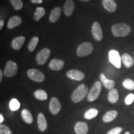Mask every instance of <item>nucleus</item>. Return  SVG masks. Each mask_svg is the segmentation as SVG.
<instances>
[{
    "label": "nucleus",
    "mask_w": 134,
    "mask_h": 134,
    "mask_svg": "<svg viewBox=\"0 0 134 134\" xmlns=\"http://www.w3.org/2000/svg\"><path fill=\"white\" fill-rule=\"evenodd\" d=\"M11 3L16 10H20L23 7V3L22 0H11Z\"/></svg>",
    "instance_id": "nucleus-31"
},
{
    "label": "nucleus",
    "mask_w": 134,
    "mask_h": 134,
    "mask_svg": "<svg viewBox=\"0 0 134 134\" xmlns=\"http://www.w3.org/2000/svg\"><path fill=\"white\" fill-rule=\"evenodd\" d=\"M88 93V88L85 84H81L75 89L72 93L71 99L75 103H80L82 100L86 98Z\"/></svg>",
    "instance_id": "nucleus-2"
},
{
    "label": "nucleus",
    "mask_w": 134,
    "mask_h": 134,
    "mask_svg": "<svg viewBox=\"0 0 134 134\" xmlns=\"http://www.w3.org/2000/svg\"><path fill=\"white\" fill-rule=\"evenodd\" d=\"M102 90V84L100 81H97L92 86L88 95V100L93 102L99 98Z\"/></svg>",
    "instance_id": "nucleus-4"
},
{
    "label": "nucleus",
    "mask_w": 134,
    "mask_h": 134,
    "mask_svg": "<svg viewBox=\"0 0 134 134\" xmlns=\"http://www.w3.org/2000/svg\"><path fill=\"white\" fill-rule=\"evenodd\" d=\"M102 4L104 9L110 13L115 12L117 9V4L114 0H103Z\"/></svg>",
    "instance_id": "nucleus-15"
},
{
    "label": "nucleus",
    "mask_w": 134,
    "mask_h": 134,
    "mask_svg": "<svg viewBox=\"0 0 134 134\" xmlns=\"http://www.w3.org/2000/svg\"><path fill=\"white\" fill-rule=\"evenodd\" d=\"M20 106H21L20 103L16 99H13L10 101L9 108L12 111H15V110H18L19 109Z\"/></svg>",
    "instance_id": "nucleus-29"
},
{
    "label": "nucleus",
    "mask_w": 134,
    "mask_h": 134,
    "mask_svg": "<svg viewBox=\"0 0 134 134\" xmlns=\"http://www.w3.org/2000/svg\"><path fill=\"white\" fill-rule=\"evenodd\" d=\"M65 65L64 61L60 59H57L53 58L50 61L49 63V68L51 70H55V71H59L63 68Z\"/></svg>",
    "instance_id": "nucleus-12"
},
{
    "label": "nucleus",
    "mask_w": 134,
    "mask_h": 134,
    "mask_svg": "<svg viewBox=\"0 0 134 134\" xmlns=\"http://www.w3.org/2000/svg\"><path fill=\"white\" fill-rule=\"evenodd\" d=\"M121 59L122 61V63H124V65H125V66L127 68H131L133 66L134 60L133 58H132V57L130 55H129L128 53H124L122 55Z\"/></svg>",
    "instance_id": "nucleus-21"
},
{
    "label": "nucleus",
    "mask_w": 134,
    "mask_h": 134,
    "mask_svg": "<svg viewBox=\"0 0 134 134\" xmlns=\"http://www.w3.org/2000/svg\"><path fill=\"white\" fill-rule=\"evenodd\" d=\"M66 76L70 79L76 80V81H81L85 78V75L83 72L79 70H71L66 73Z\"/></svg>",
    "instance_id": "nucleus-11"
},
{
    "label": "nucleus",
    "mask_w": 134,
    "mask_h": 134,
    "mask_svg": "<svg viewBox=\"0 0 134 134\" xmlns=\"http://www.w3.org/2000/svg\"><path fill=\"white\" fill-rule=\"evenodd\" d=\"M18 72V65L13 61H8L6 63L4 70V75L7 78H11L15 76Z\"/></svg>",
    "instance_id": "nucleus-6"
},
{
    "label": "nucleus",
    "mask_w": 134,
    "mask_h": 134,
    "mask_svg": "<svg viewBox=\"0 0 134 134\" xmlns=\"http://www.w3.org/2000/svg\"><path fill=\"white\" fill-rule=\"evenodd\" d=\"M122 130L123 129H122V127H115V128L109 130L107 134H120L122 132Z\"/></svg>",
    "instance_id": "nucleus-34"
},
{
    "label": "nucleus",
    "mask_w": 134,
    "mask_h": 134,
    "mask_svg": "<svg viewBox=\"0 0 134 134\" xmlns=\"http://www.w3.org/2000/svg\"><path fill=\"white\" fill-rule=\"evenodd\" d=\"M80 1H85V2H87V1H90V0H80Z\"/></svg>",
    "instance_id": "nucleus-39"
},
{
    "label": "nucleus",
    "mask_w": 134,
    "mask_h": 134,
    "mask_svg": "<svg viewBox=\"0 0 134 134\" xmlns=\"http://www.w3.org/2000/svg\"><path fill=\"white\" fill-rule=\"evenodd\" d=\"M111 31L114 36L117 37H122L129 34L131 32V27L125 23H119L113 26Z\"/></svg>",
    "instance_id": "nucleus-1"
},
{
    "label": "nucleus",
    "mask_w": 134,
    "mask_h": 134,
    "mask_svg": "<svg viewBox=\"0 0 134 134\" xmlns=\"http://www.w3.org/2000/svg\"><path fill=\"white\" fill-rule=\"evenodd\" d=\"M109 60L110 63L117 68H120L121 67V57L117 50H112L109 52Z\"/></svg>",
    "instance_id": "nucleus-7"
},
{
    "label": "nucleus",
    "mask_w": 134,
    "mask_h": 134,
    "mask_svg": "<svg viewBox=\"0 0 134 134\" xmlns=\"http://www.w3.org/2000/svg\"><path fill=\"white\" fill-rule=\"evenodd\" d=\"M94 49L93 45L89 42H85L80 44L77 48L76 54L78 57H83L88 56L93 52Z\"/></svg>",
    "instance_id": "nucleus-3"
},
{
    "label": "nucleus",
    "mask_w": 134,
    "mask_h": 134,
    "mask_svg": "<svg viewBox=\"0 0 134 134\" xmlns=\"http://www.w3.org/2000/svg\"><path fill=\"white\" fill-rule=\"evenodd\" d=\"M61 103H60L57 98L53 97L50 100L49 103V109L50 113L53 115L57 114L61 109Z\"/></svg>",
    "instance_id": "nucleus-10"
},
{
    "label": "nucleus",
    "mask_w": 134,
    "mask_h": 134,
    "mask_svg": "<svg viewBox=\"0 0 134 134\" xmlns=\"http://www.w3.org/2000/svg\"><path fill=\"white\" fill-rule=\"evenodd\" d=\"M3 77V72H2V71H1V70H0V82L2 81Z\"/></svg>",
    "instance_id": "nucleus-37"
},
{
    "label": "nucleus",
    "mask_w": 134,
    "mask_h": 134,
    "mask_svg": "<svg viewBox=\"0 0 134 134\" xmlns=\"http://www.w3.org/2000/svg\"><path fill=\"white\" fill-rule=\"evenodd\" d=\"M75 131L76 134H87L88 125L86 122H78L75 125Z\"/></svg>",
    "instance_id": "nucleus-13"
},
{
    "label": "nucleus",
    "mask_w": 134,
    "mask_h": 134,
    "mask_svg": "<svg viewBox=\"0 0 134 134\" xmlns=\"http://www.w3.org/2000/svg\"><path fill=\"white\" fill-rule=\"evenodd\" d=\"M123 85L124 87L125 88L129 90H134V81L131 79H125L124 81H123Z\"/></svg>",
    "instance_id": "nucleus-30"
},
{
    "label": "nucleus",
    "mask_w": 134,
    "mask_h": 134,
    "mask_svg": "<svg viewBox=\"0 0 134 134\" xmlns=\"http://www.w3.org/2000/svg\"><path fill=\"white\" fill-rule=\"evenodd\" d=\"M34 96L36 99L38 100H46L48 98L47 93H46L44 90H38L34 92Z\"/></svg>",
    "instance_id": "nucleus-27"
},
{
    "label": "nucleus",
    "mask_w": 134,
    "mask_h": 134,
    "mask_svg": "<svg viewBox=\"0 0 134 134\" xmlns=\"http://www.w3.org/2000/svg\"><path fill=\"white\" fill-rule=\"evenodd\" d=\"M37 124L38 129L41 132H44L47 127V122L45 115L42 113H39L37 116Z\"/></svg>",
    "instance_id": "nucleus-16"
},
{
    "label": "nucleus",
    "mask_w": 134,
    "mask_h": 134,
    "mask_svg": "<svg viewBox=\"0 0 134 134\" xmlns=\"http://www.w3.org/2000/svg\"><path fill=\"white\" fill-rule=\"evenodd\" d=\"M117 115H118V113L116 110H109L104 115L103 120L104 122H112L116 118Z\"/></svg>",
    "instance_id": "nucleus-22"
},
{
    "label": "nucleus",
    "mask_w": 134,
    "mask_h": 134,
    "mask_svg": "<svg viewBox=\"0 0 134 134\" xmlns=\"http://www.w3.org/2000/svg\"><path fill=\"white\" fill-rule=\"evenodd\" d=\"M100 79L102 83L103 84V85L104 86L105 88L108 89V90H112L114 88L115 83V81L113 80H109L105 77L104 73H101L100 75Z\"/></svg>",
    "instance_id": "nucleus-18"
},
{
    "label": "nucleus",
    "mask_w": 134,
    "mask_h": 134,
    "mask_svg": "<svg viewBox=\"0 0 134 134\" xmlns=\"http://www.w3.org/2000/svg\"><path fill=\"white\" fill-rule=\"evenodd\" d=\"M46 14V10L43 8L38 7L37 8L36 12L34 14V19L35 21H38L42 17Z\"/></svg>",
    "instance_id": "nucleus-26"
},
{
    "label": "nucleus",
    "mask_w": 134,
    "mask_h": 134,
    "mask_svg": "<svg viewBox=\"0 0 134 134\" xmlns=\"http://www.w3.org/2000/svg\"><path fill=\"white\" fill-rule=\"evenodd\" d=\"M22 23V19L19 16H14L11 17L8 21L7 27L9 29H12L16 27L19 26Z\"/></svg>",
    "instance_id": "nucleus-19"
},
{
    "label": "nucleus",
    "mask_w": 134,
    "mask_h": 134,
    "mask_svg": "<svg viewBox=\"0 0 134 134\" xmlns=\"http://www.w3.org/2000/svg\"><path fill=\"white\" fill-rule=\"evenodd\" d=\"M91 31L93 37L97 41H100L103 38V31L99 23L95 22L93 23L91 27Z\"/></svg>",
    "instance_id": "nucleus-9"
},
{
    "label": "nucleus",
    "mask_w": 134,
    "mask_h": 134,
    "mask_svg": "<svg viewBox=\"0 0 134 134\" xmlns=\"http://www.w3.org/2000/svg\"><path fill=\"white\" fill-rule=\"evenodd\" d=\"M125 134H130V132H127L126 133H125Z\"/></svg>",
    "instance_id": "nucleus-40"
},
{
    "label": "nucleus",
    "mask_w": 134,
    "mask_h": 134,
    "mask_svg": "<svg viewBox=\"0 0 134 134\" xmlns=\"http://www.w3.org/2000/svg\"><path fill=\"white\" fill-rule=\"evenodd\" d=\"M134 100V94H129L125 99V103L127 105H130L133 103Z\"/></svg>",
    "instance_id": "nucleus-33"
},
{
    "label": "nucleus",
    "mask_w": 134,
    "mask_h": 134,
    "mask_svg": "<svg viewBox=\"0 0 134 134\" xmlns=\"http://www.w3.org/2000/svg\"><path fill=\"white\" fill-rule=\"evenodd\" d=\"M75 4L73 0H66L63 6V11L66 16H70L74 11Z\"/></svg>",
    "instance_id": "nucleus-14"
},
{
    "label": "nucleus",
    "mask_w": 134,
    "mask_h": 134,
    "mask_svg": "<svg viewBox=\"0 0 134 134\" xmlns=\"http://www.w3.org/2000/svg\"><path fill=\"white\" fill-rule=\"evenodd\" d=\"M32 3H34V4H41V3H42L43 0H31Z\"/></svg>",
    "instance_id": "nucleus-35"
},
{
    "label": "nucleus",
    "mask_w": 134,
    "mask_h": 134,
    "mask_svg": "<svg viewBox=\"0 0 134 134\" xmlns=\"http://www.w3.org/2000/svg\"><path fill=\"white\" fill-rule=\"evenodd\" d=\"M21 115L23 120H24L27 124L32 123L33 117L29 110L26 109H23L21 112Z\"/></svg>",
    "instance_id": "nucleus-24"
},
{
    "label": "nucleus",
    "mask_w": 134,
    "mask_h": 134,
    "mask_svg": "<svg viewBox=\"0 0 134 134\" xmlns=\"http://www.w3.org/2000/svg\"><path fill=\"white\" fill-rule=\"evenodd\" d=\"M108 100L110 103L115 104L119 100V93L116 89L110 90L108 93Z\"/></svg>",
    "instance_id": "nucleus-23"
},
{
    "label": "nucleus",
    "mask_w": 134,
    "mask_h": 134,
    "mask_svg": "<svg viewBox=\"0 0 134 134\" xmlns=\"http://www.w3.org/2000/svg\"><path fill=\"white\" fill-rule=\"evenodd\" d=\"M50 55V50L47 48H43L36 55V61L37 64L40 65H44L47 61Z\"/></svg>",
    "instance_id": "nucleus-8"
},
{
    "label": "nucleus",
    "mask_w": 134,
    "mask_h": 134,
    "mask_svg": "<svg viewBox=\"0 0 134 134\" xmlns=\"http://www.w3.org/2000/svg\"><path fill=\"white\" fill-rule=\"evenodd\" d=\"M3 26H4V21L3 20H1L0 21V30L2 29Z\"/></svg>",
    "instance_id": "nucleus-36"
},
{
    "label": "nucleus",
    "mask_w": 134,
    "mask_h": 134,
    "mask_svg": "<svg viewBox=\"0 0 134 134\" xmlns=\"http://www.w3.org/2000/svg\"><path fill=\"white\" fill-rule=\"evenodd\" d=\"M98 113L99 112L98 109L95 108H91L85 112V114H84V117H85L86 119H92L94 118L95 117L97 116V115L98 114Z\"/></svg>",
    "instance_id": "nucleus-25"
},
{
    "label": "nucleus",
    "mask_w": 134,
    "mask_h": 134,
    "mask_svg": "<svg viewBox=\"0 0 134 134\" xmlns=\"http://www.w3.org/2000/svg\"><path fill=\"white\" fill-rule=\"evenodd\" d=\"M0 134H13V133L9 127L1 124V125H0Z\"/></svg>",
    "instance_id": "nucleus-32"
},
{
    "label": "nucleus",
    "mask_w": 134,
    "mask_h": 134,
    "mask_svg": "<svg viewBox=\"0 0 134 134\" xmlns=\"http://www.w3.org/2000/svg\"><path fill=\"white\" fill-rule=\"evenodd\" d=\"M27 76L34 81L41 83L46 79V76L42 72L37 69H30L27 71Z\"/></svg>",
    "instance_id": "nucleus-5"
},
{
    "label": "nucleus",
    "mask_w": 134,
    "mask_h": 134,
    "mask_svg": "<svg viewBox=\"0 0 134 134\" xmlns=\"http://www.w3.org/2000/svg\"><path fill=\"white\" fill-rule=\"evenodd\" d=\"M3 120H4V117L2 114H0V123H2Z\"/></svg>",
    "instance_id": "nucleus-38"
},
{
    "label": "nucleus",
    "mask_w": 134,
    "mask_h": 134,
    "mask_svg": "<svg viewBox=\"0 0 134 134\" xmlns=\"http://www.w3.org/2000/svg\"><path fill=\"white\" fill-rule=\"evenodd\" d=\"M133 60H134V57H133Z\"/></svg>",
    "instance_id": "nucleus-41"
},
{
    "label": "nucleus",
    "mask_w": 134,
    "mask_h": 134,
    "mask_svg": "<svg viewBox=\"0 0 134 134\" xmlns=\"http://www.w3.org/2000/svg\"><path fill=\"white\" fill-rule=\"evenodd\" d=\"M62 13V9L60 7H57L53 9L50 13L49 21L51 23H54L59 19Z\"/></svg>",
    "instance_id": "nucleus-20"
},
{
    "label": "nucleus",
    "mask_w": 134,
    "mask_h": 134,
    "mask_svg": "<svg viewBox=\"0 0 134 134\" xmlns=\"http://www.w3.org/2000/svg\"><path fill=\"white\" fill-rule=\"evenodd\" d=\"M26 41V37L24 36H19L14 38L11 43V46L14 50H19Z\"/></svg>",
    "instance_id": "nucleus-17"
},
{
    "label": "nucleus",
    "mask_w": 134,
    "mask_h": 134,
    "mask_svg": "<svg viewBox=\"0 0 134 134\" xmlns=\"http://www.w3.org/2000/svg\"><path fill=\"white\" fill-rule=\"evenodd\" d=\"M38 43V38L37 37H34L30 41L28 46V49L30 52H33L34 50L36 49Z\"/></svg>",
    "instance_id": "nucleus-28"
}]
</instances>
